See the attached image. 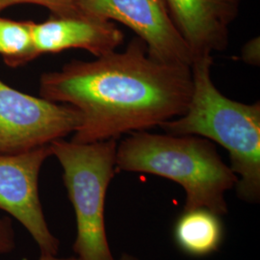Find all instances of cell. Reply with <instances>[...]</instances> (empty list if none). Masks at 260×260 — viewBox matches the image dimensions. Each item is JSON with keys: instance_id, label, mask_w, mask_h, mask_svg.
<instances>
[{"instance_id": "ba28073f", "label": "cell", "mask_w": 260, "mask_h": 260, "mask_svg": "<svg viewBox=\"0 0 260 260\" xmlns=\"http://www.w3.org/2000/svg\"><path fill=\"white\" fill-rule=\"evenodd\" d=\"M170 16L193 57L212 55L229 46L230 27L241 0H165Z\"/></svg>"}, {"instance_id": "8fae6325", "label": "cell", "mask_w": 260, "mask_h": 260, "mask_svg": "<svg viewBox=\"0 0 260 260\" xmlns=\"http://www.w3.org/2000/svg\"><path fill=\"white\" fill-rule=\"evenodd\" d=\"M33 21L0 17V55L11 68L26 65L37 58L32 35Z\"/></svg>"}, {"instance_id": "6da1fadb", "label": "cell", "mask_w": 260, "mask_h": 260, "mask_svg": "<svg viewBox=\"0 0 260 260\" xmlns=\"http://www.w3.org/2000/svg\"><path fill=\"white\" fill-rule=\"evenodd\" d=\"M193 90L191 67L150 55L138 37L124 51L92 62L72 61L40 78V94L81 114L75 143L120 138L184 114Z\"/></svg>"}, {"instance_id": "9a60e30c", "label": "cell", "mask_w": 260, "mask_h": 260, "mask_svg": "<svg viewBox=\"0 0 260 260\" xmlns=\"http://www.w3.org/2000/svg\"><path fill=\"white\" fill-rule=\"evenodd\" d=\"M38 260H79L77 257H68V258H59L56 255H41Z\"/></svg>"}, {"instance_id": "5bb4252c", "label": "cell", "mask_w": 260, "mask_h": 260, "mask_svg": "<svg viewBox=\"0 0 260 260\" xmlns=\"http://www.w3.org/2000/svg\"><path fill=\"white\" fill-rule=\"evenodd\" d=\"M242 60L251 66H259L260 42L259 37L253 38L249 41L241 51Z\"/></svg>"}, {"instance_id": "7c38bea8", "label": "cell", "mask_w": 260, "mask_h": 260, "mask_svg": "<svg viewBox=\"0 0 260 260\" xmlns=\"http://www.w3.org/2000/svg\"><path fill=\"white\" fill-rule=\"evenodd\" d=\"M78 0H0V13L18 4H35L49 10L52 16L67 17L80 14L77 8Z\"/></svg>"}, {"instance_id": "8992f818", "label": "cell", "mask_w": 260, "mask_h": 260, "mask_svg": "<svg viewBox=\"0 0 260 260\" xmlns=\"http://www.w3.org/2000/svg\"><path fill=\"white\" fill-rule=\"evenodd\" d=\"M80 14L130 28L162 62L191 67L193 54L170 16L165 0H78Z\"/></svg>"}, {"instance_id": "9c48e42d", "label": "cell", "mask_w": 260, "mask_h": 260, "mask_svg": "<svg viewBox=\"0 0 260 260\" xmlns=\"http://www.w3.org/2000/svg\"><path fill=\"white\" fill-rule=\"evenodd\" d=\"M32 35L39 56L81 48L98 58L115 51L124 40L122 31L113 21L82 14L52 16L44 22H33Z\"/></svg>"}, {"instance_id": "3957f363", "label": "cell", "mask_w": 260, "mask_h": 260, "mask_svg": "<svg viewBox=\"0 0 260 260\" xmlns=\"http://www.w3.org/2000/svg\"><path fill=\"white\" fill-rule=\"evenodd\" d=\"M116 168L168 178L185 192L183 210L205 208L219 216L229 212L225 194L238 180L210 140L147 130L118 144Z\"/></svg>"}, {"instance_id": "7a4b0ae2", "label": "cell", "mask_w": 260, "mask_h": 260, "mask_svg": "<svg viewBox=\"0 0 260 260\" xmlns=\"http://www.w3.org/2000/svg\"><path fill=\"white\" fill-rule=\"evenodd\" d=\"M212 55L198 56L191 65L193 90L183 115L159 126L168 134L195 135L221 145L230 153L238 178V198L260 200V103H238L221 93L211 78Z\"/></svg>"}, {"instance_id": "277c9868", "label": "cell", "mask_w": 260, "mask_h": 260, "mask_svg": "<svg viewBox=\"0 0 260 260\" xmlns=\"http://www.w3.org/2000/svg\"><path fill=\"white\" fill-rule=\"evenodd\" d=\"M117 140L75 143L58 139L49 147L63 169V180L75 209L74 251L79 260H117L107 239L104 208L116 170Z\"/></svg>"}, {"instance_id": "52a82bcc", "label": "cell", "mask_w": 260, "mask_h": 260, "mask_svg": "<svg viewBox=\"0 0 260 260\" xmlns=\"http://www.w3.org/2000/svg\"><path fill=\"white\" fill-rule=\"evenodd\" d=\"M49 145L17 154H0V210L13 216L36 242L41 255H57L60 242L50 232L39 194Z\"/></svg>"}, {"instance_id": "4fadbf2b", "label": "cell", "mask_w": 260, "mask_h": 260, "mask_svg": "<svg viewBox=\"0 0 260 260\" xmlns=\"http://www.w3.org/2000/svg\"><path fill=\"white\" fill-rule=\"evenodd\" d=\"M16 248V233L8 217L0 218V254H7Z\"/></svg>"}, {"instance_id": "5b68a950", "label": "cell", "mask_w": 260, "mask_h": 260, "mask_svg": "<svg viewBox=\"0 0 260 260\" xmlns=\"http://www.w3.org/2000/svg\"><path fill=\"white\" fill-rule=\"evenodd\" d=\"M81 114L72 105L21 93L0 79V154H17L75 133Z\"/></svg>"}, {"instance_id": "2e32d148", "label": "cell", "mask_w": 260, "mask_h": 260, "mask_svg": "<svg viewBox=\"0 0 260 260\" xmlns=\"http://www.w3.org/2000/svg\"><path fill=\"white\" fill-rule=\"evenodd\" d=\"M118 260H140L137 258V257H135V256H133V255H131L129 253H122L121 255V257L119 258Z\"/></svg>"}, {"instance_id": "30bf717a", "label": "cell", "mask_w": 260, "mask_h": 260, "mask_svg": "<svg viewBox=\"0 0 260 260\" xmlns=\"http://www.w3.org/2000/svg\"><path fill=\"white\" fill-rule=\"evenodd\" d=\"M223 237L221 216L205 208L183 210L174 226V239L179 250L195 257L216 252Z\"/></svg>"}]
</instances>
